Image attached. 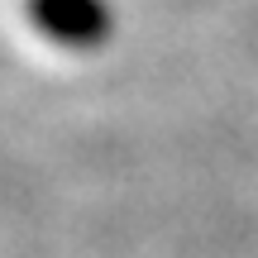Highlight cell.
<instances>
[{
    "label": "cell",
    "instance_id": "cell-1",
    "mask_svg": "<svg viewBox=\"0 0 258 258\" xmlns=\"http://www.w3.org/2000/svg\"><path fill=\"white\" fill-rule=\"evenodd\" d=\"M29 19L38 34L62 48H96L110 38V5L105 0H29Z\"/></svg>",
    "mask_w": 258,
    "mask_h": 258
}]
</instances>
